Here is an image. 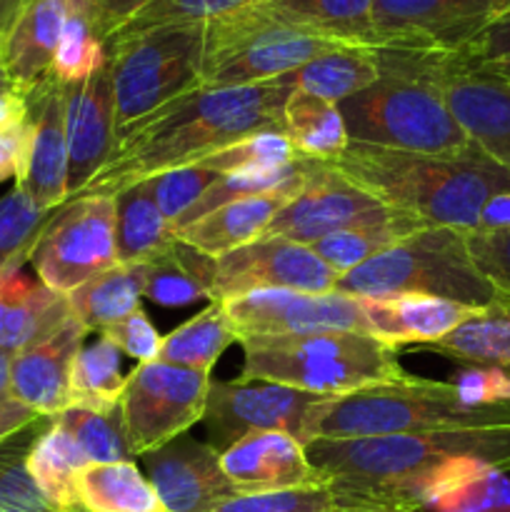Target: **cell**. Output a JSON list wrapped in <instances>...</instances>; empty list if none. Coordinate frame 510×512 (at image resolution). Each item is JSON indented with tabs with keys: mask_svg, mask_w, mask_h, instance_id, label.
Listing matches in <instances>:
<instances>
[{
	"mask_svg": "<svg viewBox=\"0 0 510 512\" xmlns=\"http://www.w3.org/2000/svg\"><path fill=\"white\" fill-rule=\"evenodd\" d=\"M293 90V73L253 85H198L120 133L110 160L80 195H115L165 170L200 163L260 130H283Z\"/></svg>",
	"mask_w": 510,
	"mask_h": 512,
	"instance_id": "obj_1",
	"label": "cell"
},
{
	"mask_svg": "<svg viewBox=\"0 0 510 512\" xmlns=\"http://www.w3.org/2000/svg\"><path fill=\"white\" fill-rule=\"evenodd\" d=\"M308 460L325 475L335 505L428 510L430 475L450 460L470 458L510 473V423L440 433L315 440Z\"/></svg>",
	"mask_w": 510,
	"mask_h": 512,
	"instance_id": "obj_2",
	"label": "cell"
},
{
	"mask_svg": "<svg viewBox=\"0 0 510 512\" xmlns=\"http://www.w3.org/2000/svg\"><path fill=\"white\" fill-rule=\"evenodd\" d=\"M350 183L423 225L475 230L485 203L510 193V168L480 150L463 158L395 153L350 143L333 163Z\"/></svg>",
	"mask_w": 510,
	"mask_h": 512,
	"instance_id": "obj_3",
	"label": "cell"
},
{
	"mask_svg": "<svg viewBox=\"0 0 510 512\" xmlns=\"http://www.w3.org/2000/svg\"><path fill=\"white\" fill-rule=\"evenodd\" d=\"M375 58L380 78L338 103L350 143L430 158L478 150L430 80L435 53L375 48Z\"/></svg>",
	"mask_w": 510,
	"mask_h": 512,
	"instance_id": "obj_4",
	"label": "cell"
},
{
	"mask_svg": "<svg viewBox=\"0 0 510 512\" xmlns=\"http://www.w3.org/2000/svg\"><path fill=\"white\" fill-rule=\"evenodd\" d=\"M510 403L470 405L453 383L405 378L340 398H320L305 420L303 445L315 440H360L380 435L508 425Z\"/></svg>",
	"mask_w": 510,
	"mask_h": 512,
	"instance_id": "obj_5",
	"label": "cell"
},
{
	"mask_svg": "<svg viewBox=\"0 0 510 512\" xmlns=\"http://www.w3.org/2000/svg\"><path fill=\"white\" fill-rule=\"evenodd\" d=\"M243 383H275L318 398H340L410 378L400 348L363 333L243 340Z\"/></svg>",
	"mask_w": 510,
	"mask_h": 512,
	"instance_id": "obj_6",
	"label": "cell"
},
{
	"mask_svg": "<svg viewBox=\"0 0 510 512\" xmlns=\"http://www.w3.org/2000/svg\"><path fill=\"white\" fill-rule=\"evenodd\" d=\"M335 290L350 298L433 295L480 310L510 300L480 273L465 230L435 225L415 230L398 245L345 273Z\"/></svg>",
	"mask_w": 510,
	"mask_h": 512,
	"instance_id": "obj_7",
	"label": "cell"
},
{
	"mask_svg": "<svg viewBox=\"0 0 510 512\" xmlns=\"http://www.w3.org/2000/svg\"><path fill=\"white\" fill-rule=\"evenodd\" d=\"M203 25L200 85L210 88L268 83L348 45L288 23L255 3Z\"/></svg>",
	"mask_w": 510,
	"mask_h": 512,
	"instance_id": "obj_8",
	"label": "cell"
},
{
	"mask_svg": "<svg viewBox=\"0 0 510 512\" xmlns=\"http://www.w3.org/2000/svg\"><path fill=\"white\" fill-rule=\"evenodd\" d=\"M205 25H160L108 40L118 135L200 85Z\"/></svg>",
	"mask_w": 510,
	"mask_h": 512,
	"instance_id": "obj_9",
	"label": "cell"
},
{
	"mask_svg": "<svg viewBox=\"0 0 510 512\" xmlns=\"http://www.w3.org/2000/svg\"><path fill=\"white\" fill-rule=\"evenodd\" d=\"M210 383V373L160 360L135 365L118 405L130 455L143 458L188 433L195 423H203Z\"/></svg>",
	"mask_w": 510,
	"mask_h": 512,
	"instance_id": "obj_10",
	"label": "cell"
},
{
	"mask_svg": "<svg viewBox=\"0 0 510 512\" xmlns=\"http://www.w3.org/2000/svg\"><path fill=\"white\" fill-rule=\"evenodd\" d=\"M33 265L40 283L60 295L118 265L113 195H78L60 205L35 248Z\"/></svg>",
	"mask_w": 510,
	"mask_h": 512,
	"instance_id": "obj_11",
	"label": "cell"
},
{
	"mask_svg": "<svg viewBox=\"0 0 510 512\" xmlns=\"http://www.w3.org/2000/svg\"><path fill=\"white\" fill-rule=\"evenodd\" d=\"M220 303L238 343L250 338H293L318 333L373 335L363 303L338 290H253Z\"/></svg>",
	"mask_w": 510,
	"mask_h": 512,
	"instance_id": "obj_12",
	"label": "cell"
},
{
	"mask_svg": "<svg viewBox=\"0 0 510 512\" xmlns=\"http://www.w3.org/2000/svg\"><path fill=\"white\" fill-rule=\"evenodd\" d=\"M398 213L400 210L388 208L368 190L350 183L330 163L308 160L303 188L275 213L260 238H285L300 245H313L325 235L383 223Z\"/></svg>",
	"mask_w": 510,
	"mask_h": 512,
	"instance_id": "obj_13",
	"label": "cell"
},
{
	"mask_svg": "<svg viewBox=\"0 0 510 512\" xmlns=\"http://www.w3.org/2000/svg\"><path fill=\"white\" fill-rule=\"evenodd\" d=\"M498 15L493 0H375L370 45L460 53Z\"/></svg>",
	"mask_w": 510,
	"mask_h": 512,
	"instance_id": "obj_14",
	"label": "cell"
},
{
	"mask_svg": "<svg viewBox=\"0 0 510 512\" xmlns=\"http://www.w3.org/2000/svg\"><path fill=\"white\" fill-rule=\"evenodd\" d=\"M318 400V395L258 380L210 383L203 415L208 443L218 453L253 433H288L303 443L305 420Z\"/></svg>",
	"mask_w": 510,
	"mask_h": 512,
	"instance_id": "obj_15",
	"label": "cell"
},
{
	"mask_svg": "<svg viewBox=\"0 0 510 512\" xmlns=\"http://www.w3.org/2000/svg\"><path fill=\"white\" fill-rule=\"evenodd\" d=\"M340 275L315 255L310 245L285 238H258L215 258L210 303L238 298L253 290H303L330 293Z\"/></svg>",
	"mask_w": 510,
	"mask_h": 512,
	"instance_id": "obj_16",
	"label": "cell"
},
{
	"mask_svg": "<svg viewBox=\"0 0 510 512\" xmlns=\"http://www.w3.org/2000/svg\"><path fill=\"white\" fill-rule=\"evenodd\" d=\"M430 80L470 143L510 168V80L465 63L458 53L435 55Z\"/></svg>",
	"mask_w": 510,
	"mask_h": 512,
	"instance_id": "obj_17",
	"label": "cell"
},
{
	"mask_svg": "<svg viewBox=\"0 0 510 512\" xmlns=\"http://www.w3.org/2000/svg\"><path fill=\"white\" fill-rule=\"evenodd\" d=\"M143 468L165 512H215L238 495L220 468L218 450L188 433L145 453Z\"/></svg>",
	"mask_w": 510,
	"mask_h": 512,
	"instance_id": "obj_18",
	"label": "cell"
},
{
	"mask_svg": "<svg viewBox=\"0 0 510 512\" xmlns=\"http://www.w3.org/2000/svg\"><path fill=\"white\" fill-rule=\"evenodd\" d=\"M68 138V200L78 198L118 145L115 95L108 63L80 83L63 85Z\"/></svg>",
	"mask_w": 510,
	"mask_h": 512,
	"instance_id": "obj_19",
	"label": "cell"
},
{
	"mask_svg": "<svg viewBox=\"0 0 510 512\" xmlns=\"http://www.w3.org/2000/svg\"><path fill=\"white\" fill-rule=\"evenodd\" d=\"M28 100V153L15 185L40 210H58L68 203V138H65L63 83L48 75Z\"/></svg>",
	"mask_w": 510,
	"mask_h": 512,
	"instance_id": "obj_20",
	"label": "cell"
},
{
	"mask_svg": "<svg viewBox=\"0 0 510 512\" xmlns=\"http://www.w3.org/2000/svg\"><path fill=\"white\" fill-rule=\"evenodd\" d=\"M220 468L238 495L328 485L308 460L305 445L288 433H253L220 453Z\"/></svg>",
	"mask_w": 510,
	"mask_h": 512,
	"instance_id": "obj_21",
	"label": "cell"
},
{
	"mask_svg": "<svg viewBox=\"0 0 510 512\" xmlns=\"http://www.w3.org/2000/svg\"><path fill=\"white\" fill-rule=\"evenodd\" d=\"M88 330L70 315L58 333L43 343L13 355L10 363V398L40 418L70 408V373L75 355L83 348Z\"/></svg>",
	"mask_w": 510,
	"mask_h": 512,
	"instance_id": "obj_22",
	"label": "cell"
},
{
	"mask_svg": "<svg viewBox=\"0 0 510 512\" xmlns=\"http://www.w3.org/2000/svg\"><path fill=\"white\" fill-rule=\"evenodd\" d=\"M375 338L395 345H435L468 323L480 308L433 298V295H393V298H358Z\"/></svg>",
	"mask_w": 510,
	"mask_h": 512,
	"instance_id": "obj_23",
	"label": "cell"
},
{
	"mask_svg": "<svg viewBox=\"0 0 510 512\" xmlns=\"http://www.w3.org/2000/svg\"><path fill=\"white\" fill-rule=\"evenodd\" d=\"M70 8L73 0H30L15 20L0 50V65L20 95L33 93L50 75Z\"/></svg>",
	"mask_w": 510,
	"mask_h": 512,
	"instance_id": "obj_24",
	"label": "cell"
},
{
	"mask_svg": "<svg viewBox=\"0 0 510 512\" xmlns=\"http://www.w3.org/2000/svg\"><path fill=\"white\" fill-rule=\"evenodd\" d=\"M305 175H308V160H305V173L298 180H293V183L283 185V188L273 190V193L253 195V198L220 205L213 213L203 215L195 223L180 228L175 235L185 245L200 250L208 258H223L230 250L243 248V245L253 243V240H258L265 233L275 213L288 200H293V195L303 188Z\"/></svg>",
	"mask_w": 510,
	"mask_h": 512,
	"instance_id": "obj_25",
	"label": "cell"
},
{
	"mask_svg": "<svg viewBox=\"0 0 510 512\" xmlns=\"http://www.w3.org/2000/svg\"><path fill=\"white\" fill-rule=\"evenodd\" d=\"M68 295L15 273L0 283V350L18 355L58 333L70 318Z\"/></svg>",
	"mask_w": 510,
	"mask_h": 512,
	"instance_id": "obj_26",
	"label": "cell"
},
{
	"mask_svg": "<svg viewBox=\"0 0 510 512\" xmlns=\"http://www.w3.org/2000/svg\"><path fill=\"white\" fill-rule=\"evenodd\" d=\"M115 198V255L120 265H148L175 243V230L160 213L148 180L128 185Z\"/></svg>",
	"mask_w": 510,
	"mask_h": 512,
	"instance_id": "obj_27",
	"label": "cell"
},
{
	"mask_svg": "<svg viewBox=\"0 0 510 512\" xmlns=\"http://www.w3.org/2000/svg\"><path fill=\"white\" fill-rule=\"evenodd\" d=\"M145 298V265H113L100 275L90 278L73 293H68V305L73 318L88 333L115 325L140 310Z\"/></svg>",
	"mask_w": 510,
	"mask_h": 512,
	"instance_id": "obj_28",
	"label": "cell"
},
{
	"mask_svg": "<svg viewBox=\"0 0 510 512\" xmlns=\"http://www.w3.org/2000/svg\"><path fill=\"white\" fill-rule=\"evenodd\" d=\"M283 133L298 158L318 163H333L350 145L338 105L300 90H293L283 108Z\"/></svg>",
	"mask_w": 510,
	"mask_h": 512,
	"instance_id": "obj_29",
	"label": "cell"
},
{
	"mask_svg": "<svg viewBox=\"0 0 510 512\" xmlns=\"http://www.w3.org/2000/svg\"><path fill=\"white\" fill-rule=\"evenodd\" d=\"M78 510L85 512H165L133 460L90 463L78 475Z\"/></svg>",
	"mask_w": 510,
	"mask_h": 512,
	"instance_id": "obj_30",
	"label": "cell"
},
{
	"mask_svg": "<svg viewBox=\"0 0 510 512\" xmlns=\"http://www.w3.org/2000/svg\"><path fill=\"white\" fill-rule=\"evenodd\" d=\"M88 458L73 435L55 420H48L28 453V470L45 498L63 512L78 510V475Z\"/></svg>",
	"mask_w": 510,
	"mask_h": 512,
	"instance_id": "obj_31",
	"label": "cell"
},
{
	"mask_svg": "<svg viewBox=\"0 0 510 512\" xmlns=\"http://www.w3.org/2000/svg\"><path fill=\"white\" fill-rule=\"evenodd\" d=\"M380 78L375 48L343 45L330 53L318 55L293 73L295 90L315 95L328 103H343Z\"/></svg>",
	"mask_w": 510,
	"mask_h": 512,
	"instance_id": "obj_32",
	"label": "cell"
},
{
	"mask_svg": "<svg viewBox=\"0 0 510 512\" xmlns=\"http://www.w3.org/2000/svg\"><path fill=\"white\" fill-rule=\"evenodd\" d=\"M213 268L215 258L175 238L160 258L145 265V298L165 308H180L200 298L210 300Z\"/></svg>",
	"mask_w": 510,
	"mask_h": 512,
	"instance_id": "obj_33",
	"label": "cell"
},
{
	"mask_svg": "<svg viewBox=\"0 0 510 512\" xmlns=\"http://www.w3.org/2000/svg\"><path fill=\"white\" fill-rule=\"evenodd\" d=\"M375 0H255L268 13L348 45H370Z\"/></svg>",
	"mask_w": 510,
	"mask_h": 512,
	"instance_id": "obj_34",
	"label": "cell"
},
{
	"mask_svg": "<svg viewBox=\"0 0 510 512\" xmlns=\"http://www.w3.org/2000/svg\"><path fill=\"white\" fill-rule=\"evenodd\" d=\"M233 343H238V338L225 315L223 303H210L188 323L165 335L158 360L175 368L210 373L220 355Z\"/></svg>",
	"mask_w": 510,
	"mask_h": 512,
	"instance_id": "obj_35",
	"label": "cell"
},
{
	"mask_svg": "<svg viewBox=\"0 0 510 512\" xmlns=\"http://www.w3.org/2000/svg\"><path fill=\"white\" fill-rule=\"evenodd\" d=\"M428 350L448 355L458 363L485 365L510 373V300L480 310L448 338L428 345Z\"/></svg>",
	"mask_w": 510,
	"mask_h": 512,
	"instance_id": "obj_36",
	"label": "cell"
},
{
	"mask_svg": "<svg viewBox=\"0 0 510 512\" xmlns=\"http://www.w3.org/2000/svg\"><path fill=\"white\" fill-rule=\"evenodd\" d=\"M105 63H108V35L95 15V8L90 0H73L50 75L63 85L80 83L105 68Z\"/></svg>",
	"mask_w": 510,
	"mask_h": 512,
	"instance_id": "obj_37",
	"label": "cell"
},
{
	"mask_svg": "<svg viewBox=\"0 0 510 512\" xmlns=\"http://www.w3.org/2000/svg\"><path fill=\"white\" fill-rule=\"evenodd\" d=\"M420 228H425L420 220L398 213L390 220H383V223L360 225V228H348L340 230V233L325 235L323 240L313 243L310 248L315 250V255L330 270H335L343 278L345 273L360 268L370 258L380 255L383 250L393 248V245H398L400 240H405Z\"/></svg>",
	"mask_w": 510,
	"mask_h": 512,
	"instance_id": "obj_38",
	"label": "cell"
},
{
	"mask_svg": "<svg viewBox=\"0 0 510 512\" xmlns=\"http://www.w3.org/2000/svg\"><path fill=\"white\" fill-rule=\"evenodd\" d=\"M123 353L100 335L93 345L80 348L70 373V408L115 410L128 378L120 370Z\"/></svg>",
	"mask_w": 510,
	"mask_h": 512,
	"instance_id": "obj_39",
	"label": "cell"
},
{
	"mask_svg": "<svg viewBox=\"0 0 510 512\" xmlns=\"http://www.w3.org/2000/svg\"><path fill=\"white\" fill-rule=\"evenodd\" d=\"M53 215L55 210H40L20 185L0 198V280L20 273L25 260H33Z\"/></svg>",
	"mask_w": 510,
	"mask_h": 512,
	"instance_id": "obj_40",
	"label": "cell"
},
{
	"mask_svg": "<svg viewBox=\"0 0 510 512\" xmlns=\"http://www.w3.org/2000/svg\"><path fill=\"white\" fill-rule=\"evenodd\" d=\"M48 420L38 418L0 443V512H63L45 498L28 470V453Z\"/></svg>",
	"mask_w": 510,
	"mask_h": 512,
	"instance_id": "obj_41",
	"label": "cell"
},
{
	"mask_svg": "<svg viewBox=\"0 0 510 512\" xmlns=\"http://www.w3.org/2000/svg\"><path fill=\"white\" fill-rule=\"evenodd\" d=\"M53 420L73 435V440L80 445L88 463H123V460H133L128 450V440H125L123 433V423H120V408H65Z\"/></svg>",
	"mask_w": 510,
	"mask_h": 512,
	"instance_id": "obj_42",
	"label": "cell"
},
{
	"mask_svg": "<svg viewBox=\"0 0 510 512\" xmlns=\"http://www.w3.org/2000/svg\"><path fill=\"white\" fill-rule=\"evenodd\" d=\"M295 160H298V155H295L293 145L283 130H260V133L248 135V138L218 150V153L195 165L213 170L218 175H230L253 173V170H278L295 163Z\"/></svg>",
	"mask_w": 510,
	"mask_h": 512,
	"instance_id": "obj_43",
	"label": "cell"
},
{
	"mask_svg": "<svg viewBox=\"0 0 510 512\" xmlns=\"http://www.w3.org/2000/svg\"><path fill=\"white\" fill-rule=\"evenodd\" d=\"M250 3L255 0H153L113 35L140 33V30L160 28V25H203Z\"/></svg>",
	"mask_w": 510,
	"mask_h": 512,
	"instance_id": "obj_44",
	"label": "cell"
},
{
	"mask_svg": "<svg viewBox=\"0 0 510 512\" xmlns=\"http://www.w3.org/2000/svg\"><path fill=\"white\" fill-rule=\"evenodd\" d=\"M218 178V173L200 168V165H183V168H173L153 175V178H148V183L160 213L168 220L170 228H175V223L198 203L200 195Z\"/></svg>",
	"mask_w": 510,
	"mask_h": 512,
	"instance_id": "obj_45",
	"label": "cell"
},
{
	"mask_svg": "<svg viewBox=\"0 0 510 512\" xmlns=\"http://www.w3.org/2000/svg\"><path fill=\"white\" fill-rule=\"evenodd\" d=\"M433 512H510V480L500 470H483L433 500Z\"/></svg>",
	"mask_w": 510,
	"mask_h": 512,
	"instance_id": "obj_46",
	"label": "cell"
},
{
	"mask_svg": "<svg viewBox=\"0 0 510 512\" xmlns=\"http://www.w3.org/2000/svg\"><path fill=\"white\" fill-rule=\"evenodd\" d=\"M335 498L328 485L275 490V493L235 495L215 512H330Z\"/></svg>",
	"mask_w": 510,
	"mask_h": 512,
	"instance_id": "obj_47",
	"label": "cell"
},
{
	"mask_svg": "<svg viewBox=\"0 0 510 512\" xmlns=\"http://www.w3.org/2000/svg\"><path fill=\"white\" fill-rule=\"evenodd\" d=\"M465 240L480 273L510 298V230H468Z\"/></svg>",
	"mask_w": 510,
	"mask_h": 512,
	"instance_id": "obj_48",
	"label": "cell"
},
{
	"mask_svg": "<svg viewBox=\"0 0 510 512\" xmlns=\"http://www.w3.org/2000/svg\"><path fill=\"white\" fill-rule=\"evenodd\" d=\"M100 335L108 338L120 353L130 355L138 363H153V360H158L160 345H163V335L155 330V325L150 323L143 308L130 313L128 318L118 320L110 328H105Z\"/></svg>",
	"mask_w": 510,
	"mask_h": 512,
	"instance_id": "obj_49",
	"label": "cell"
},
{
	"mask_svg": "<svg viewBox=\"0 0 510 512\" xmlns=\"http://www.w3.org/2000/svg\"><path fill=\"white\" fill-rule=\"evenodd\" d=\"M460 398L470 405H495L510 403V373L500 368H485V365H473L463 370L453 380Z\"/></svg>",
	"mask_w": 510,
	"mask_h": 512,
	"instance_id": "obj_50",
	"label": "cell"
},
{
	"mask_svg": "<svg viewBox=\"0 0 510 512\" xmlns=\"http://www.w3.org/2000/svg\"><path fill=\"white\" fill-rule=\"evenodd\" d=\"M460 58L470 65L493 63V60L510 58V13L498 15L473 43L460 50Z\"/></svg>",
	"mask_w": 510,
	"mask_h": 512,
	"instance_id": "obj_51",
	"label": "cell"
},
{
	"mask_svg": "<svg viewBox=\"0 0 510 512\" xmlns=\"http://www.w3.org/2000/svg\"><path fill=\"white\" fill-rule=\"evenodd\" d=\"M28 153V118L0 130V183L18 180Z\"/></svg>",
	"mask_w": 510,
	"mask_h": 512,
	"instance_id": "obj_52",
	"label": "cell"
},
{
	"mask_svg": "<svg viewBox=\"0 0 510 512\" xmlns=\"http://www.w3.org/2000/svg\"><path fill=\"white\" fill-rule=\"evenodd\" d=\"M150 3H153V0H90V5L95 8V15H98L108 40L115 30L123 28L133 15H138L140 10Z\"/></svg>",
	"mask_w": 510,
	"mask_h": 512,
	"instance_id": "obj_53",
	"label": "cell"
},
{
	"mask_svg": "<svg viewBox=\"0 0 510 512\" xmlns=\"http://www.w3.org/2000/svg\"><path fill=\"white\" fill-rule=\"evenodd\" d=\"M40 415H35L33 410H28L25 405L15 403L13 398L0 400V443L15 435L18 430L28 428L30 423H35Z\"/></svg>",
	"mask_w": 510,
	"mask_h": 512,
	"instance_id": "obj_54",
	"label": "cell"
},
{
	"mask_svg": "<svg viewBox=\"0 0 510 512\" xmlns=\"http://www.w3.org/2000/svg\"><path fill=\"white\" fill-rule=\"evenodd\" d=\"M475 230H510V193H500L485 203Z\"/></svg>",
	"mask_w": 510,
	"mask_h": 512,
	"instance_id": "obj_55",
	"label": "cell"
},
{
	"mask_svg": "<svg viewBox=\"0 0 510 512\" xmlns=\"http://www.w3.org/2000/svg\"><path fill=\"white\" fill-rule=\"evenodd\" d=\"M28 118V100L10 85L0 88V130Z\"/></svg>",
	"mask_w": 510,
	"mask_h": 512,
	"instance_id": "obj_56",
	"label": "cell"
},
{
	"mask_svg": "<svg viewBox=\"0 0 510 512\" xmlns=\"http://www.w3.org/2000/svg\"><path fill=\"white\" fill-rule=\"evenodd\" d=\"M28 3L30 0H0V50H3L5 38H8L15 20H18V15L23 13V8Z\"/></svg>",
	"mask_w": 510,
	"mask_h": 512,
	"instance_id": "obj_57",
	"label": "cell"
},
{
	"mask_svg": "<svg viewBox=\"0 0 510 512\" xmlns=\"http://www.w3.org/2000/svg\"><path fill=\"white\" fill-rule=\"evenodd\" d=\"M10 363H13V355L0 350V400L10 398Z\"/></svg>",
	"mask_w": 510,
	"mask_h": 512,
	"instance_id": "obj_58",
	"label": "cell"
},
{
	"mask_svg": "<svg viewBox=\"0 0 510 512\" xmlns=\"http://www.w3.org/2000/svg\"><path fill=\"white\" fill-rule=\"evenodd\" d=\"M330 512H418V510L383 508V505H335Z\"/></svg>",
	"mask_w": 510,
	"mask_h": 512,
	"instance_id": "obj_59",
	"label": "cell"
},
{
	"mask_svg": "<svg viewBox=\"0 0 510 512\" xmlns=\"http://www.w3.org/2000/svg\"><path fill=\"white\" fill-rule=\"evenodd\" d=\"M478 68H483V70H488V73L510 80V58H500V60H493V63H483V65H478Z\"/></svg>",
	"mask_w": 510,
	"mask_h": 512,
	"instance_id": "obj_60",
	"label": "cell"
},
{
	"mask_svg": "<svg viewBox=\"0 0 510 512\" xmlns=\"http://www.w3.org/2000/svg\"><path fill=\"white\" fill-rule=\"evenodd\" d=\"M493 3H495V8H498L500 15L510 13V0H493Z\"/></svg>",
	"mask_w": 510,
	"mask_h": 512,
	"instance_id": "obj_61",
	"label": "cell"
},
{
	"mask_svg": "<svg viewBox=\"0 0 510 512\" xmlns=\"http://www.w3.org/2000/svg\"><path fill=\"white\" fill-rule=\"evenodd\" d=\"M5 85H10V83H8V78H5V70H3V65H0V88H5Z\"/></svg>",
	"mask_w": 510,
	"mask_h": 512,
	"instance_id": "obj_62",
	"label": "cell"
},
{
	"mask_svg": "<svg viewBox=\"0 0 510 512\" xmlns=\"http://www.w3.org/2000/svg\"><path fill=\"white\" fill-rule=\"evenodd\" d=\"M73 512H85V510H73Z\"/></svg>",
	"mask_w": 510,
	"mask_h": 512,
	"instance_id": "obj_63",
	"label": "cell"
}]
</instances>
